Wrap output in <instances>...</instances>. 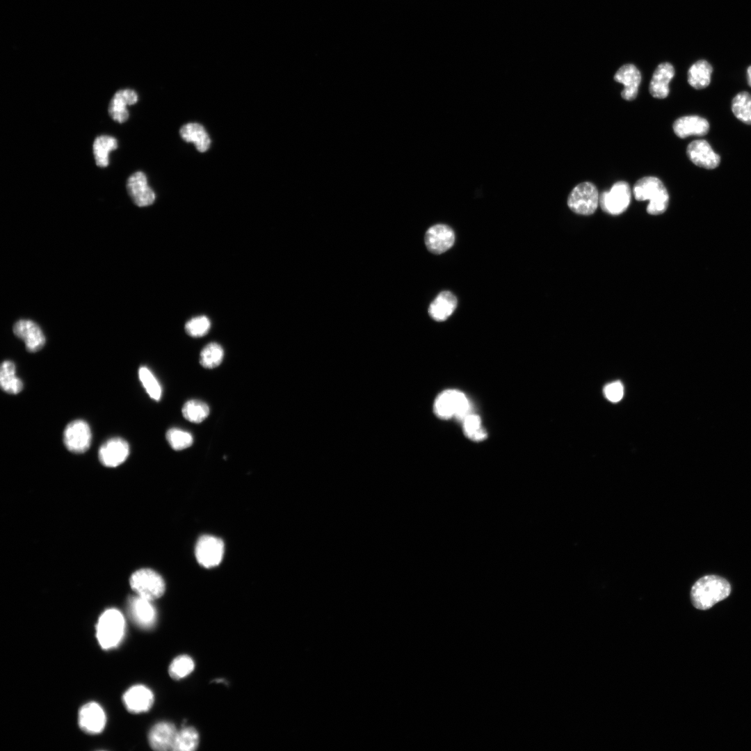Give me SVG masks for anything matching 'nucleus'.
Masks as SVG:
<instances>
[{"mask_svg":"<svg viewBox=\"0 0 751 751\" xmlns=\"http://www.w3.org/2000/svg\"><path fill=\"white\" fill-rule=\"evenodd\" d=\"M686 154L695 165L706 169H714L720 162V156L705 140L692 141L687 147Z\"/></svg>","mask_w":751,"mask_h":751,"instance_id":"obj_14","label":"nucleus"},{"mask_svg":"<svg viewBox=\"0 0 751 751\" xmlns=\"http://www.w3.org/2000/svg\"><path fill=\"white\" fill-rule=\"evenodd\" d=\"M434 412L442 419L455 418L462 421L471 412V405L466 395L457 389L441 392L434 403Z\"/></svg>","mask_w":751,"mask_h":751,"instance_id":"obj_4","label":"nucleus"},{"mask_svg":"<svg viewBox=\"0 0 751 751\" xmlns=\"http://www.w3.org/2000/svg\"><path fill=\"white\" fill-rule=\"evenodd\" d=\"M457 307V298L451 292L444 291L437 295L428 308V314L436 321L446 320Z\"/></svg>","mask_w":751,"mask_h":751,"instance_id":"obj_23","label":"nucleus"},{"mask_svg":"<svg viewBox=\"0 0 751 751\" xmlns=\"http://www.w3.org/2000/svg\"><path fill=\"white\" fill-rule=\"evenodd\" d=\"M604 392L606 398L610 401H620L624 394L623 385L619 381L609 383L604 387Z\"/></svg>","mask_w":751,"mask_h":751,"instance_id":"obj_37","label":"nucleus"},{"mask_svg":"<svg viewBox=\"0 0 751 751\" xmlns=\"http://www.w3.org/2000/svg\"><path fill=\"white\" fill-rule=\"evenodd\" d=\"M631 192L624 181L615 182L608 191L599 195V204L601 209L611 215H620L625 211L631 202Z\"/></svg>","mask_w":751,"mask_h":751,"instance_id":"obj_7","label":"nucleus"},{"mask_svg":"<svg viewBox=\"0 0 751 751\" xmlns=\"http://www.w3.org/2000/svg\"><path fill=\"white\" fill-rule=\"evenodd\" d=\"M125 628L122 614L115 608L105 611L99 617L97 625V638L104 649L113 648L122 640Z\"/></svg>","mask_w":751,"mask_h":751,"instance_id":"obj_3","label":"nucleus"},{"mask_svg":"<svg viewBox=\"0 0 751 751\" xmlns=\"http://www.w3.org/2000/svg\"><path fill=\"white\" fill-rule=\"evenodd\" d=\"M92 433L89 425L83 420L77 419L70 422L63 432V442L71 452L82 453L86 451L91 443Z\"/></svg>","mask_w":751,"mask_h":751,"instance_id":"obj_8","label":"nucleus"},{"mask_svg":"<svg viewBox=\"0 0 751 751\" xmlns=\"http://www.w3.org/2000/svg\"><path fill=\"white\" fill-rule=\"evenodd\" d=\"M194 667V661L189 656L180 655L171 662L168 672L172 679H181L191 674Z\"/></svg>","mask_w":751,"mask_h":751,"instance_id":"obj_33","label":"nucleus"},{"mask_svg":"<svg viewBox=\"0 0 751 751\" xmlns=\"http://www.w3.org/2000/svg\"><path fill=\"white\" fill-rule=\"evenodd\" d=\"M675 134L681 138L690 136H704L709 130L708 121L697 115L683 116L677 119L673 124Z\"/></svg>","mask_w":751,"mask_h":751,"instance_id":"obj_22","label":"nucleus"},{"mask_svg":"<svg viewBox=\"0 0 751 751\" xmlns=\"http://www.w3.org/2000/svg\"><path fill=\"white\" fill-rule=\"evenodd\" d=\"M137 101L138 95L134 90L122 89L117 91L108 105L109 115L115 121L124 122L129 118L127 106L133 105Z\"/></svg>","mask_w":751,"mask_h":751,"instance_id":"obj_20","label":"nucleus"},{"mask_svg":"<svg viewBox=\"0 0 751 751\" xmlns=\"http://www.w3.org/2000/svg\"><path fill=\"white\" fill-rule=\"evenodd\" d=\"M747 79L748 85L751 87V66L747 70Z\"/></svg>","mask_w":751,"mask_h":751,"instance_id":"obj_38","label":"nucleus"},{"mask_svg":"<svg viewBox=\"0 0 751 751\" xmlns=\"http://www.w3.org/2000/svg\"><path fill=\"white\" fill-rule=\"evenodd\" d=\"M198 744L199 734L197 730L191 727H185L177 731L172 750L193 751Z\"/></svg>","mask_w":751,"mask_h":751,"instance_id":"obj_28","label":"nucleus"},{"mask_svg":"<svg viewBox=\"0 0 751 751\" xmlns=\"http://www.w3.org/2000/svg\"><path fill=\"white\" fill-rule=\"evenodd\" d=\"M209 414V407L207 403L199 400H190L184 405L182 414L188 421L193 423H200L204 421Z\"/></svg>","mask_w":751,"mask_h":751,"instance_id":"obj_32","label":"nucleus"},{"mask_svg":"<svg viewBox=\"0 0 751 751\" xmlns=\"http://www.w3.org/2000/svg\"><path fill=\"white\" fill-rule=\"evenodd\" d=\"M731 592L729 582L717 575H707L698 579L693 586L691 598L693 606L706 610L727 598Z\"/></svg>","mask_w":751,"mask_h":751,"instance_id":"obj_1","label":"nucleus"},{"mask_svg":"<svg viewBox=\"0 0 751 751\" xmlns=\"http://www.w3.org/2000/svg\"><path fill=\"white\" fill-rule=\"evenodd\" d=\"M713 69L706 60H700L693 64L688 72V82L695 89L706 88L710 82Z\"/></svg>","mask_w":751,"mask_h":751,"instance_id":"obj_25","label":"nucleus"},{"mask_svg":"<svg viewBox=\"0 0 751 751\" xmlns=\"http://www.w3.org/2000/svg\"><path fill=\"white\" fill-rule=\"evenodd\" d=\"M734 115L741 122L751 125V95L748 92L738 93L732 102Z\"/></svg>","mask_w":751,"mask_h":751,"instance_id":"obj_29","label":"nucleus"},{"mask_svg":"<svg viewBox=\"0 0 751 751\" xmlns=\"http://www.w3.org/2000/svg\"><path fill=\"white\" fill-rule=\"evenodd\" d=\"M675 75V69L670 63L659 64L654 70L651 79L649 91L655 98L664 99L669 94V83Z\"/></svg>","mask_w":751,"mask_h":751,"instance_id":"obj_21","label":"nucleus"},{"mask_svg":"<svg viewBox=\"0 0 751 751\" xmlns=\"http://www.w3.org/2000/svg\"><path fill=\"white\" fill-rule=\"evenodd\" d=\"M129 444L123 439L114 437L104 442L99 449V459L105 467H115L127 458Z\"/></svg>","mask_w":751,"mask_h":751,"instance_id":"obj_12","label":"nucleus"},{"mask_svg":"<svg viewBox=\"0 0 751 751\" xmlns=\"http://www.w3.org/2000/svg\"><path fill=\"white\" fill-rule=\"evenodd\" d=\"M181 137L187 143H193L200 152L209 150L211 139L202 125L196 122H190L182 126L179 130Z\"/></svg>","mask_w":751,"mask_h":751,"instance_id":"obj_24","label":"nucleus"},{"mask_svg":"<svg viewBox=\"0 0 751 751\" xmlns=\"http://www.w3.org/2000/svg\"><path fill=\"white\" fill-rule=\"evenodd\" d=\"M80 727L88 734L100 733L106 725V715L102 708L95 702L83 705L79 711Z\"/></svg>","mask_w":751,"mask_h":751,"instance_id":"obj_16","label":"nucleus"},{"mask_svg":"<svg viewBox=\"0 0 751 751\" xmlns=\"http://www.w3.org/2000/svg\"><path fill=\"white\" fill-rule=\"evenodd\" d=\"M123 702L127 710L131 713L145 712L153 704L154 695L146 686L136 685L126 691Z\"/></svg>","mask_w":751,"mask_h":751,"instance_id":"obj_18","label":"nucleus"},{"mask_svg":"<svg viewBox=\"0 0 751 751\" xmlns=\"http://www.w3.org/2000/svg\"><path fill=\"white\" fill-rule=\"evenodd\" d=\"M599 195L596 186L590 182H582L570 192L567 205L574 213L579 215L592 214L599 204Z\"/></svg>","mask_w":751,"mask_h":751,"instance_id":"obj_6","label":"nucleus"},{"mask_svg":"<svg viewBox=\"0 0 751 751\" xmlns=\"http://www.w3.org/2000/svg\"><path fill=\"white\" fill-rule=\"evenodd\" d=\"M455 241L453 229L443 224L430 227L425 234L428 250L434 254H442L452 247Z\"/></svg>","mask_w":751,"mask_h":751,"instance_id":"obj_15","label":"nucleus"},{"mask_svg":"<svg viewBox=\"0 0 751 751\" xmlns=\"http://www.w3.org/2000/svg\"><path fill=\"white\" fill-rule=\"evenodd\" d=\"M166 439L170 446L176 451L185 449L193 442V437L190 433L175 428L167 431Z\"/></svg>","mask_w":751,"mask_h":751,"instance_id":"obj_35","label":"nucleus"},{"mask_svg":"<svg viewBox=\"0 0 751 751\" xmlns=\"http://www.w3.org/2000/svg\"><path fill=\"white\" fill-rule=\"evenodd\" d=\"M463 431L466 436L476 442L483 441L487 437V433L482 426L478 415L470 412L462 420Z\"/></svg>","mask_w":751,"mask_h":751,"instance_id":"obj_31","label":"nucleus"},{"mask_svg":"<svg viewBox=\"0 0 751 751\" xmlns=\"http://www.w3.org/2000/svg\"><path fill=\"white\" fill-rule=\"evenodd\" d=\"M614 79L624 86L621 92L624 99L631 101L636 99L641 81V74L634 65L625 64L620 67L615 74Z\"/></svg>","mask_w":751,"mask_h":751,"instance_id":"obj_17","label":"nucleus"},{"mask_svg":"<svg viewBox=\"0 0 751 751\" xmlns=\"http://www.w3.org/2000/svg\"><path fill=\"white\" fill-rule=\"evenodd\" d=\"M118 147L117 140L110 136L97 137L92 145L94 158L97 165L104 168L108 165V154Z\"/></svg>","mask_w":751,"mask_h":751,"instance_id":"obj_27","label":"nucleus"},{"mask_svg":"<svg viewBox=\"0 0 751 751\" xmlns=\"http://www.w3.org/2000/svg\"><path fill=\"white\" fill-rule=\"evenodd\" d=\"M223 553L224 544L216 537L203 535L196 544V558L198 563L205 567L218 565L223 558Z\"/></svg>","mask_w":751,"mask_h":751,"instance_id":"obj_9","label":"nucleus"},{"mask_svg":"<svg viewBox=\"0 0 751 751\" xmlns=\"http://www.w3.org/2000/svg\"><path fill=\"white\" fill-rule=\"evenodd\" d=\"M127 190L133 202L138 207L149 206L155 200V193L148 185L147 177L143 172L138 171L129 176Z\"/></svg>","mask_w":751,"mask_h":751,"instance_id":"obj_11","label":"nucleus"},{"mask_svg":"<svg viewBox=\"0 0 751 751\" xmlns=\"http://www.w3.org/2000/svg\"><path fill=\"white\" fill-rule=\"evenodd\" d=\"M129 582L137 595L151 601L161 597L165 591L162 577L150 569L137 570L130 577Z\"/></svg>","mask_w":751,"mask_h":751,"instance_id":"obj_5","label":"nucleus"},{"mask_svg":"<svg viewBox=\"0 0 751 751\" xmlns=\"http://www.w3.org/2000/svg\"><path fill=\"white\" fill-rule=\"evenodd\" d=\"M633 192L638 201L649 200L647 212L650 215L661 214L668 208V193L663 182L656 177H644L638 179Z\"/></svg>","mask_w":751,"mask_h":751,"instance_id":"obj_2","label":"nucleus"},{"mask_svg":"<svg viewBox=\"0 0 751 751\" xmlns=\"http://www.w3.org/2000/svg\"><path fill=\"white\" fill-rule=\"evenodd\" d=\"M223 356L224 350L222 346L216 342H211L202 350L200 363L204 368L213 369L220 364Z\"/></svg>","mask_w":751,"mask_h":751,"instance_id":"obj_30","label":"nucleus"},{"mask_svg":"<svg viewBox=\"0 0 751 751\" xmlns=\"http://www.w3.org/2000/svg\"><path fill=\"white\" fill-rule=\"evenodd\" d=\"M177 730L174 724L161 722L156 724L149 734L150 746L155 750H172Z\"/></svg>","mask_w":751,"mask_h":751,"instance_id":"obj_19","label":"nucleus"},{"mask_svg":"<svg viewBox=\"0 0 751 751\" xmlns=\"http://www.w3.org/2000/svg\"><path fill=\"white\" fill-rule=\"evenodd\" d=\"M128 611L134 622L143 629L154 627L156 611L152 601L136 595L129 599Z\"/></svg>","mask_w":751,"mask_h":751,"instance_id":"obj_10","label":"nucleus"},{"mask_svg":"<svg viewBox=\"0 0 751 751\" xmlns=\"http://www.w3.org/2000/svg\"><path fill=\"white\" fill-rule=\"evenodd\" d=\"M210 328V320L205 316L192 318L185 325L186 333L193 337L204 336L209 332Z\"/></svg>","mask_w":751,"mask_h":751,"instance_id":"obj_36","label":"nucleus"},{"mask_svg":"<svg viewBox=\"0 0 751 751\" xmlns=\"http://www.w3.org/2000/svg\"><path fill=\"white\" fill-rule=\"evenodd\" d=\"M138 376L149 396L155 401H159L161 387L152 371L146 366H141L138 370Z\"/></svg>","mask_w":751,"mask_h":751,"instance_id":"obj_34","label":"nucleus"},{"mask_svg":"<svg viewBox=\"0 0 751 751\" xmlns=\"http://www.w3.org/2000/svg\"><path fill=\"white\" fill-rule=\"evenodd\" d=\"M0 385L4 391L10 394H17L22 391L23 383L15 374V365L13 362L6 360L2 362Z\"/></svg>","mask_w":751,"mask_h":751,"instance_id":"obj_26","label":"nucleus"},{"mask_svg":"<svg viewBox=\"0 0 751 751\" xmlns=\"http://www.w3.org/2000/svg\"><path fill=\"white\" fill-rule=\"evenodd\" d=\"M13 332L24 341L29 352L38 351L45 344V337L41 328L31 320L21 319L17 321L13 326Z\"/></svg>","mask_w":751,"mask_h":751,"instance_id":"obj_13","label":"nucleus"}]
</instances>
